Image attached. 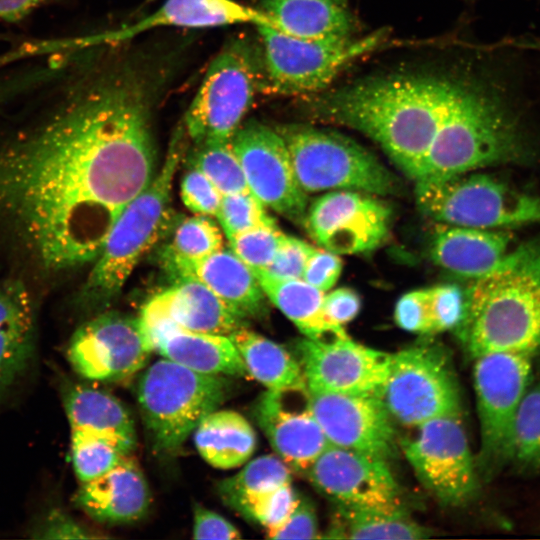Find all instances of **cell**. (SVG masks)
Wrapping results in <instances>:
<instances>
[{"instance_id": "38", "label": "cell", "mask_w": 540, "mask_h": 540, "mask_svg": "<svg viewBox=\"0 0 540 540\" xmlns=\"http://www.w3.org/2000/svg\"><path fill=\"white\" fill-rule=\"evenodd\" d=\"M216 218L226 238L258 226L275 224L267 208L251 192L222 195Z\"/></svg>"}, {"instance_id": "50", "label": "cell", "mask_w": 540, "mask_h": 540, "mask_svg": "<svg viewBox=\"0 0 540 540\" xmlns=\"http://www.w3.org/2000/svg\"><path fill=\"white\" fill-rule=\"evenodd\" d=\"M50 0H0V20L17 21Z\"/></svg>"}, {"instance_id": "28", "label": "cell", "mask_w": 540, "mask_h": 540, "mask_svg": "<svg viewBox=\"0 0 540 540\" xmlns=\"http://www.w3.org/2000/svg\"><path fill=\"white\" fill-rule=\"evenodd\" d=\"M58 391L71 430L97 432L136 446L134 420L117 397L64 375L58 379Z\"/></svg>"}, {"instance_id": "24", "label": "cell", "mask_w": 540, "mask_h": 540, "mask_svg": "<svg viewBox=\"0 0 540 540\" xmlns=\"http://www.w3.org/2000/svg\"><path fill=\"white\" fill-rule=\"evenodd\" d=\"M73 503L95 521L130 523L147 513L150 491L138 463L129 455L105 474L80 483Z\"/></svg>"}, {"instance_id": "7", "label": "cell", "mask_w": 540, "mask_h": 540, "mask_svg": "<svg viewBox=\"0 0 540 540\" xmlns=\"http://www.w3.org/2000/svg\"><path fill=\"white\" fill-rule=\"evenodd\" d=\"M256 28L261 44L262 91L301 98L329 88L337 76L389 37L386 29H379L348 39L308 40L270 26Z\"/></svg>"}, {"instance_id": "37", "label": "cell", "mask_w": 540, "mask_h": 540, "mask_svg": "<svg viewBox=\"0 0 540 540\" xmlns=\"http://www.w3.org/2000/svg\"><path fill=\"white\" fill-rule=\"evenodd\" d=\"M162 260H195L223 248V233L216 222L196 214L174 222Z\"/></svg>"}, {"instance_id": "25", "label": "cell", "mask_w": 540, "mask_h": 540, "mask_svg": "<svg viewBox=\"0 0 540 540\" xmlns=\"http://www.w3.org/2000/svg\"><path fill=\"white\" fill-rule=\"evenodd\" d=\"M512 239L509 230L437 224L431 237L430 255L439 267L474 281L500 262L509 251Z\"/></svg>"}, {"instance_id": "8", "label": "cell", "mask_w": 540, "mask_h": 540, "mask_svg": "<svg viewBox=\"0 0 540 540\" xmlns=\"http://www.w3.org/2000/svg\"><path fill=\"white\" fill-rule=\"evenodd\" d=\"M276 129L285 141L298 183L307 194L354 190L385 196L396 191L395 176L351 138L303 124Z\"/></svg>"}, {"instance_id": "6", "label": "cell", "mask_w": 540, "mask_h": 540, "mask_svg": "<svg viewBox=\"0 0 540 540\" xmlns=\"http://www.w3.org/2000/svg\"><path fill=\"white\" fill-rule=\"evenodd\" d=\"M418 209L437 224L490 229L540 223V194L477 171L415 181Z\"/></svg>"}, {"instance_id": "21", "label": "cell", "mask_w": 540, "mask_h": 540, "mask_svg": "<svg viewBox=\"0 0 540 540\" xmlns=\"http://www.w3.org/2000/svg\"><path fill=\"white\" fill-rule=\"evenodd\" d=\"M37 356V302L20 277L0 280V406L23 384Z\"/></svg>"}, {"instance_id": "14", "label": "cell", "mask_w": 540, "mask_h": 540, "mask_svg": "<svg viewBox=\"0 0 540 540\" xmlns=\"http://www.w3.org/2000/svg\"><path fill=\"white\" fill-rule=\"evenodd\" d=\"M391 209L378 196L354 191H328L316 198L304 216L311 238L337 255L362 254L378 248L389 235Z\"/></svg>"}, {"instance_id": "34", "label": "cell", "mask_w": 540, "mask_h": 540, "mask_svg": "<svg viewBox=\"0 0 540 540\" xmlns=\"http://www.w3.org/2000/svg\"><path fill=\"white\" fill-rule=\"evenodd\" d=\"M517 473H540V372L532 376L517 410L509 466Z\"/></svg>"}, {"instance_id": "11", "label": "cell", "mask_w": 540, "mask_h": 540, "mask_svg": "<svg viewBox=\"0 0 540 540\" xmlns=\"http://www.w3.org/2000/svg\"><path fill=\"white\" fill-rule=\"evenodd\" d=\"M380 398L393 420L416 427L462 413L459 382L447 351L428 343L391 354Z\"/></svg>"}, {"instance_id": "42", "label": "cell", "mask_w": 540, "mask_h": 540, "mask_svg": "<svg viewBox=\"0 0 540 540\" xmlns=\"http://www.w3.org/2000/svg\"><path fill=\"white\" fill-rule=\"evenodd\" d=\"M180 197L195 214L216 217L222 194L203 173L188 168L181 179Z\"/></svg>"}, {"instance_id": "13", "label": "cell", "mask_w": 540, "mask_h": 540, "mask_svg": "<svg viewBox=\"0 0 540 540\" xmlns=\"http://www.w3.org/2000/svg\"><path fill=\"white\" fill-rule=\"evenodd\" d=\"M151 352L138 317L104 310L77 327L68 342L66 357L80 377L116 383L142 370Z\"/></svg>"}, {"instance_id": "16", "label": "cell", "mask_w": 540, "mask_h": 540, "mask_svg": "<svg viewBox=\"0 0 540 540\" xmlns=\"http://www.w3.org/2000/svg\"><path fill=\"white\" fill-rule=\"evenodd\" d=\"M307 390L311 392L380 397L387 380L391 354L352 340L349 336L296 343Z\"/></svg>"}, {"instance_id": "29", "label": "cell", "mask_w": 540, "mask_h": 540, "mask_svg": "<svg viewBox=\"0 0 540 540\" xmlns=\"http://www.w3.org/2000/svg\"><path fill=\"white\" fill-rule=\"evenodd\" d=\"M270 300L304 335L314 340L348 336L344 327L331 323L324 312L325 292L302 279H279L254 271Z\"/></svg>"}, {"instance_id": "26", "label": "cell", "mask_w": 540, "mask_h": 540, "mask_svg": "<svg viewBox=\"0 0 540 540\" xmlns=\"http://www.w3.org/2000/svg\"><path fill=\"white\" fill-rule=\"evenodd\" d=\"M163 358L207 375L247 376L242 358L229 336L166 327L143 334Z\"/></svg>"}, {"instance_id": "4", "label": "cell", "mask_w": 540, "mask_h": 540, "mask_svg": "<svg viewBox=\"0 0 540 540\" xmlns=\"http://www.w3.org/2000/svg\"><path fill=\"white\" fill-rule=\"evenodd\" d=\"M181 140L177 133L153 180L114 222L75 294L73 307L77 312L92 316L111 305L144 255L172 228L173 181L184 156Z\"/></svg>"}, {"instance_id": "32", "label": "cell", "mask_w": 540, "mask_h": 540, "mask_svg": "<svg viewBox=\"0 0 540 540\" xmlns=\"http://www.w3.org/2000/svg\"><path fill=\"white\" fill-rule=\"evenodd\" d=\"M337 507L328 533L322 538L400 540L431 536V530L413 520L401 506Z\"/></svg>"}, {"instance_id": "22", "label": "cell", "mask_w": 540, "mask_h": 540, "mask_svg": "<svg viewBox=\"0 0 540 540\" xmlns=\"http://www.w3.org/2000/svg\"><path fill=\"white\" fill-rule=\"evenodd\" d=\"M243 24L272 27L258 8L236 0H164L138 21L80 41L85 47H94L122 43L157 28L202 29Z\"/></svg>"}, {"instance_id": "35", "label": "cell", "mask_w": 540, "mask_h": 540, "mask_svg": "<svg viewBox=\"0 0 540 540\" xmlns=\"http://www.w3.org/2000/svg\"><path fill=\"white\" fill-rule=\"evenodd\" d=\"M70 448L75 475L85 483L117 466L132 454L135 445L113 436L72 429Z\"/></svg>"}, {"instance_id": "9", "label": "cell", "mask_w": 540, "mask_h": 540, "mask_svg": "<svg viewBox=\"0 0 540 540\" xmlns=\"http://www.w3.org/2000/svg\"><path fill=\"white\" fill-rule=\"evenodd\" d=\"M257 91H262L260 49L234 40L217 53L185 114L193 143L231 140L243 124Z\"/></svg>"}, {"instance_id": "18", "label": "cell", "mask_w": 540, "mask_h": 540, "mask_svg": "<svg viewBox=\"0 0 540 540\" xmlns=\"http://www.w3.org/2000/svg\"><path fill=\"white\" fill-rule=\"evenodd\" d=\"M308 401L330 445L385 460L395 454L394 420L380 397L308 391Z\"/></svg>"}, {"instance_id": "33", "label": "cell", "mask_w": 540, "mask_h": 540, "mask_svg": "<svg viewBox=\"0 0 540 540\" xmlns=\"http://www.w3.org/2000/svg\"><path fill=\"white\" fill-rule=\"evenodd\" d=\"M286 483H291V469L279 456L268 454L249 461L234 476L222 480L217 490L227 506L244 515L256 498Z\"/></svg>"}, {"instance_id": "31", "label": "cell", "mask_w": 540, "mask_h": 540, "mask_svg": "<svg viewBox=\"0 0 540 540\" xmlns=\"http://www.w3.org/2000/svg\"><path fill=\"white\" fill-rule=\"evenodd\" d=\"M194 443L201 457L218 469L246 463L256 448V434L250 422L234 410H214L194 430Z\"/></svg>"}, {"instance_id": "43", "label": "cell", "mask_w": 540, "mask_h": 540, "mask_svg": "<svg viewBox=\"0 0 540 540\" xmlns=\"http://www.w3.org/2000/svg\"><path fill=\"white\" fill-rule=\"evenodd\" d=\"M315 247L289 235H285L280 247L265 273L279 279H302L307 260Z\"/></svg>"}, {"instance_id": "10", "label": "cell", "mask_w": 540, "mask_h": 540, "mask_svg": "<svg viewBox=\"0 0 540 540\" xmlns=\"http://www.w3.org/2000/svg\"><path fill=\"white\" fill-rule=\"evenodd\" d=\"M534 357L498 352L474 359L473 382L480 428L475 457L479 479L488 482L509 466L520 401L533 376Z\"/></svg>"}, {"instance_id": "41", "label": "cell", "mask_w": 540, "mask_h": 540, "mask_svg": "<svg viewBox=\"0 0 540 540\" xmlns=\"http://www.w3.org/2000/svg\"><path fill=\"white\" fill-rule=\"evenodd\" d=\"M298 500L291 483H286L256 498L243 516L257 521L269 530L286 519Z\"/></svg>"}, {"instance_id": "44", "label": "cell", "mask_w": 540, "mask_h": 540, "mask_svg": "<svg viewBox=\"0 0 540 540\" xmlns=\"http://www.w3.org/2000/svg\"><path fill=\"white\" fill-rule=\"evenodd\" d=\"M30 537L35 539H86L95 538L92 531L61 508L46 511L32 525Z\"/></svg>"}, {"instance_id": "5", "label": "cell", "mask_w": 540, "mask_h": 540, "mask_svg": "<svg viewBox=\"0 0 540 540\" xmlns=\"http://www.w3.org/2000/svg\"><path fill=\"white\" fill-rule=\"evenodd\" d=\"M229 390L226 376L198 373L165 358L151 364L139 379L137 399L154 449L180 448Z\"/></svg>"}, {"instance_id": "2", "label": "cell", "mask_w": 540, "mask_h": 540, "mask_svg": "<svg viewBox=\"0 0 540 540\" xmlns=\"http://www.w3.org/2000/svg\"><path fill=\"white\" fill-rule=\"evenodd\" d=\"M491 58L375 72L301 98L312 118L356 130L415 180L433 144L466 114L521 88Z\"/></svg>"}, {"instance_id": "15", "label": "cell", "mask_w": 540, "mask_h": 540, "mask_svg": "<svg viewBox=\"0 0 540 540\" xmlns=\"http://www.w3.org/2000/svg\"><path fill=\"white\" fill-rule=\"evenodd\" d=\"M250 192L282 216L300 222L308 207L307 193L296 178L285 141L275 128L250 121L231 139Z\"/></svg>"}, {"instance_id": "49", "label": "cell", "mask_w": 540, "mask_h": 540, "mask_svg": "<svg viewBox=\"0 0 540 540\" xmlns=\"http://www.w3.org/2000/svg\"><path fill=\"white\" fill-rule=\"evenodd\" d=\"M323 308L331 323L344 327L358 315L361 309V299L355 290L340 287L325 293Z\"/></svg>"}, {"instance_id": "12", "label": "cell", "mask_w": 540, "mask_h": 540, "mask_svg": "<svg viewBox=\"0 0 540 540\" xmlns=\"http://www.w3.org/2000/svg\"><path fill=\"white\" fill-rule=\"evenodd\" d=\"M416 428L401 442L408 463L422 485L450 507L471 502L480 479L461 414L439 417Z\"/></svg>"}, {"instance_id": "39", "label": "cell", "mask_w": 540, "mask_h": 540, "mask_svg": "<svg viewBox=\"0 0 540 540\" xmlns=\"http://www.w3.org/2000/svg\"><path fill=\"white\" fill-rule=\"evenodd\" d=\"M285 235L275 223L258 226L227 239L229 248L253 271H259L270 264Z\"/></svg>"}, {"instance_id": "3", "label": "cell", "mask_w": 540, "mask_h": 540, "mask_svg": "<svg viewBox=\"0 0 540 540\" xmlns=\"http://www.w3.org/2000/svg\"><path fill=\"white\" fill-rule=\"evenodd\" d=\"M468 315L457 332L472 359L512 352L540 355V237L508 251L467 289Z\"/></svg>"}, {"instance_id": "40", "label": "cell", "mask_w": 540, "mask_h": 540, "mask_svg": "<svg viewBox=\"0 0 540 540\" xmlns=\"http://www.w3.org/2000/svg\"><path fill=\"white\" fill-rule=\"evenodd\" d=\"M431 334L454 330L458 332L468 315L467 290L453 284L427 288Z\"/></svg>"}, {"instance_id": "30", "label": "cell", "mask_w": 540, "mask_h": 540, "mask_svg": "<svg viewBox=\"0 0 540 540\" xmlns=\"http://www.w3.org/2000/svg\"><path fill=\"white\" fill-rule=\"evenodd\" d=\"M229 338L238 350L247 373L267 390H307L301 364L282 345L248 327L236 330Z\"/></svg>"}, {"instance_id": "52", "label": "cell", "mask_w": 540, "mask_h": 540, "mask_svg": "<svg viewBox=\"0 0 540 540\" xmlns=\"http://www.w3.org/2000/svg\"><path fill=\"white\" fill-rule=\"evenodd\" d=\"M467 1H471V0H467Z\"/></svg>"}, {"instance_id": "1", "label": "cell", "mask_w": 540, "mask_h": 540, "mask_svg": "<svg viewBox=\"0 0 540 540\" xmlns=\"http://www.w3.org/2000/svg\"><path fill=\"white\" fill-rule=\"evenodd\" d=\"M0 140V244L42 279L92 264L157 171L150 99L128 69L75 64Z\"/></svg>"}, {"instance_id": "36", "label": "cell", "mask_w": 540, "mask_h": 540, "mask_svg": "<svg viewBox=\"0 0 540 540\" xmlns=\"http://www.w3.org/2000/svg\"><path fill=\"white\" fill-rule=\"evenodd\" d=\"M186 164L203 173L222 195L250 192L231 140L194 143Z\"/></svg>"}, {"instance_id": "46", "label": "cell", "mask_w": 540, "mask_h": 540, "mask_svg": "<svg viewBox=\"0 0 540 540\" xmlns=\"http://www.w3.org/2000/svg\"><path fill=\"white\" fill-rule=\"evenodd\" d=\"M266 532L267 537L271 539L321 538L313 506L309 501L300 498L286 519Z\"/></svg>"}, {"instance_id": "48", "label": "cell", "mask_w": 540, "mask_h": 540, "mask_svg": "<svg viewBox=\"0 0 540 540\" xmlns=\"http://www.w3.org/2000/svg\"><path fill=\"white\" fill-rule=\"evenodd\" d=\"M194 539L231 540L241 538L240 531L226 518L201 505H196L193 512Z\"/></svg>"}, {"instance_id": "51", "label": "cell", "mask_w": 540, "mask_h": 540, "mask_svg": "<svg viewBox=\"0 0 540 540\" xmlns=\"http://www.w3.org/2000/svg\"><path fill=\"white\" fill-rule=\"evenodd\" d=\"M14 98V89L12 84L0 76V108L8 104Z\"/></svg>"}, {"instance_id": "20", "label": "cell", "mask_w": 540, "mask_h": 540, "mask_svg": "<svg viewBox=\"0 0 540 540\" xmlns=\"http://www.w3.org/2000/svg\"><path fill=\"white\" fill-rule=\"evenodd\" d=\"M296 392L266 390L253 413L276 455L291 470L305 472L330 444L311 411L308 393L294 405Z\"/></svg>"}, {"instance_id": "23", "label": "cell", "mask_w": 540, "mask_h": 540, "mask_svg": "<svg viewBox=\"0 0 540 540\" xmlns=\"http://www.w3.org/2000/svg\"><path fill=\"white\" fill-rule=\"evenodd\" d=\"M167 272L176 279H193L212 291L241 317H262L266 295L255 272L230 248H221L195 260H163Z\"/></svg>"}, {"instance_id": "19", "label": "cell", "mask_w": 540, "mask_h": 540, "mask_svg": "<svg viewBox=\"0 0 540 540\" xmlns=\"http://www.w3.org/2000/svg\"><path fill=\"white\" fill-rule=\"evenodd\" d=\"M173 281L172 286L144 304L138 317L143 334L177 327L229 336L248 327L247 319L232 311L202 283L186 278Z\"/></svg>"}, {"instance_id": "47", "label": "cell", "mask_w": 540, "mask_h": 540, "mask_svg": "<svg viewBox=\"0 0 540 540\" xmlns=\"http://www.w3.org/2000/svg\"><path fill=\"white\" fill-rule=\"evenodd\" d=\"M342 269L343 263L339 255L323 248H314L307 260L302 280L328 292L340 278Z\"/></svg>"}, {"instance_id": "17", "label": "cell", "mask_w": 540, "mask_h": 540, "mask_svg": "<svg viewBox=\"0 0 540 540\" xmlns=\"http://www.w3.org/2000/svg\"><path fill=\"white\" fill-rule=\"evenodd\" d=\"M305 473L312 485L337 506H401L400 488L383 458L329 445Z\"/></svg>"}, {"instance_id": "27", "label": "cell", "mask_w": 540, "mask_h": 540, "mask_svg": "<svg viewBox=\"0 0 540 540\" xmlns=\"http://www.w3.org/2000/svg\"><path fill=\"white\" fill-rule=\"evenodd\" d=\"M272 27L308 40H340L358 35L348 0H255Z\"/></svg>"}, {"instance_id": "45", "label": "cell", "mask_w": 540, "mask_h": 540, "mask_svg": "<svg viewBox=\"0 0 540 540\" xmlns=\"http://www.w3.org/2000/svg\"><path fill=\"white\" fill-rule=\"evenodd\" d=\"M394 320L405 331L431 334L427 288L403 294L395 305Z\"/></svg>"}]
</instances>
